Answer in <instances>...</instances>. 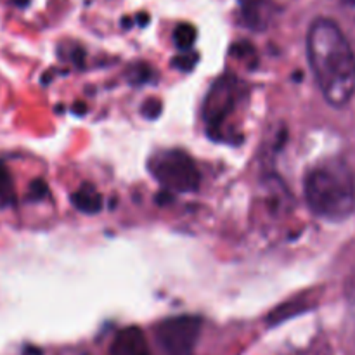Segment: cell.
<instances>
[{"mask_svg":"<svg viewBox=\"0 0 355 355\" xmlns=\"http://www.w3.org/2000/svg\"><path fill=\"white\" fill-rule=\"evenodd\" d=\"M307 58L319 90L333 107H343L355 96V54L342 28L318 17L307 31Z\"/></svg>","mask_w":355,"mask_h":355,"instance_id":"1","label":"cell"},{"mask_svg":"<svg viewBox=\"0 0 355 355\" xmlns=\"http://www.w3.org/2000/svg\"><path fill=\"white\" fill-rule=\"evenodd\" d=\"M304 193L312 214L326 220H345L355 210L354 175L338 159L314 166L307 173Z\"/></svg>","mask_w":355,"mask_h":355,"instance_id":"2","label":"cell"},{"mask_svg":"<svg viewBox=\"0 0 355 355\" xmlns=\"http://www.w3.org/2000/svg\"><path fill=\"white\" fill-rule=\"evenodd\" d=\"M149 172L166 193H194L200 187L201 175L196 163L179 149L162 151L149 159Z\"/></svg>","mask_w":355,"mask_h":355,"instance_id":"3","label":"cell"},{"mask_svg":"<svg viewBox=\"0 0 355 355\" xmlns=\"http://www.w3.org/2000/svg\"><path fill=\"white\" fill-rule=\"evenodd\" d=\"M243 94V83L232 75H224L211 85L205 101V123L208 134L222 139V128L234 111Z\"/></svg>","mask_w":355,"mask_h":355,"instance_id":"4","label":"cell"},{"mask_svg":"<svg viewBox=\"0 0 355 355\" xmlns=\"http://www.w3.org/2000/svg\"><path fill=\"white\" fill-rule=\"evenodd\" d=\"M203 321L196 315L165 319L156 328V342L165 355H191L201 335Z\"/></svg>","mask_w":355,"mask_h":355,"instance_id":"5","label":"cell"},{"mask_svg":"<svg viewBox=\"0 0 355 355\" xmlns=\"http://www.w3.org/2000/svg\"><path fill=\"white\" fill-rule=\"evenodd\" d=\"M111 355H153L141 328L121 329L111 345Z\"/></svg>","mask_w":355,"mask_h":355,"instance_id":"6","label":"cell"},{"mask_svg":"<svg viewBox=\"0 0 355 355\" xmlns=\"http://www.w3.org/2000/svg\"><path fill=\"white\" fill-rule=\"evenodd\" d=\"M246 23L255 30L266 28L269 21V0H238Z\"/></svg>","mask_w":355,"mask_h":355,"instance_id":"7","label":"cell"},{"mask_svg":"<svg viewBox=\"0 0 355 355\" xmlns=\"http://www.w3.org/2000/svg\"><path fill=\"white\" fill-rule=\"evenodd\" d=\"M71 203L75 205L76 210H80L82 214H99L101 208H103V196L97 193L96 187L82 186L71 196Z\"/></svg>","mask_w":355,"mask_h":355,"instance_id":"8","label":"cell"},{"mask_svg":"<svg viewBox=\"0 0 355 355\" xmlns=\"http://www.w3.org/2000/svg\"><path fill=\"white\" fill-rule=\"evenodd\" d=\"M309 307H311V302L307 300V295H304V297L298 298V300L288 302V304H284L283 307H279L277 311H274L272 314L269 315V324H281L283 321L290 319L291 315L309 311Z\"/></svg>","mask_w":355,"mask_h":355,"instance_id":"9","label":"cell"},{"mask_svg":"<svg viewBox=\"0 0 355 355\" xmlns=\"http://www.w3.org/2000/svg\"><path fill=\"white\" fill-rule=\"evenodd\" d=\"M173 40H175V45L180 51H189L194 45V40H196V30L187 23L179 24L175 28V33H173Z\"/></svg>","mask_w":355,"mask_h":355,"instance_id":"10","label":"cell"},{"mask_svg":"<svg viewBox=\"0 0 355 355\" xmlns=\"http://www.w3.org/2000/svg\"><path fill=\"white\" fill-rule=\"evenodd\" d=\"M198 62V55L196 54H191V52H187V54H180L177 55L175 59H173V68L177 69H182V71H191V69L196 66Z\"/></svg>","mask_w":355,"mask_h":355,"instance_id":"11","label":"cell"},{"mask_svg":"<svg viewBox=\"0 0 355 355\" xmlns=\"http://www.w3.org/2000/svg\"><path fill=\"white\" fill-rule=\"evenodd\" d=\"M142 114H144L148 120H155L162 114V101L159 99H148L141 107Z\"/></svg>","mask_w":355,"mask_h":355,"instance_id":"12","label":"cell"},{"mask_svg":"<svg viewBox=\"0 0 355 355\" xmlns=\"http://www.w3.org/2000/svg\"><path fill=\"white\" fill-rule=\"evenodd\" d=\"M340 3H342V9L345 10L347 16L355 21V0H340Z\"/></svg>","mask_w":355,"mask_h":355,"instance_id":"13","label":"cell"},{"mask_svg":"<svg viewBox=\"0 0 355 355\" xmlns=\"http://www.w3.org/2000/svg\"><path fill=\"white\" fill-rule=\"evenodd\" d=\"M139 23H141L142 26H144V24L148 23V14H141V16H139Z\"/></svg>","mask_w":355,"mask_h":355,"instance_id":"14","label":"cell"}]
</instances>
